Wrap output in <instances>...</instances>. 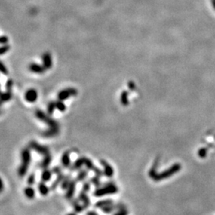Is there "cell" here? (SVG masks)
<instances>
[{
  "mask_svg": "<svg viewBox=\"0 0 215 215\" xmlns=\"http://www.w3.org/2000/svg\"><path fill=\"white\" fill-rule=\"evenodd\" d=\"M35 182H36V179H35V174H34V173H31V174L29 175V177H28L26 183H27V184L29 185V186H33V185H34V183H35Z\"/></svg>",
  "mask_w": 215,
  "mask_h": 215,
  "instance_id": "4316f807",
  "label": "cell"
},
{
  "mask_svg": "<svg viewBox=\"0 0 215 215\" xmlns=\"http://www.w3.org/2000/svg\"><path fill=\"white\" fill-rule=\"evenodd\" d=\"M112 203H113V201H112V200H109V199L104 200V201H98V202H97V203L95 204V207L102 209L103 207H104V206L112 205Z\"/></svg>",
  "mask_w": 215,
  "mask_h": 215,
  "instance_id": "603a6c76",
  "label": "cell"
},
{
  "mask_svg": "<svg viewBox=\"0 0 215 215\" xmlns=\"http://www.w3.org/2000/svg\"><path fill=\"white\" fill-rule=\"evenodd\" d=\"M69 201H70V204L72 206H77V205L80 204V201H81L79 198H78V197H77V198H71Z\"/></svg>",
  "mask_w": 215,
  "mask_h": 215,
  "instance_id": "8d00e7d4",
  "label": "cell"
},
{
  "mask_svg": "<svg viewBox=\"0 0 215 215\" xmlns=\"http://www.w3.org/2000/svg\"><path fill=\"white\" fill-rule=\"evenodd\" d=\"M86 215H98V214L96 213V212H94V211H88V212L86 213Z\"/></svg>",
  "mask_w": 215,
  "mask_h": 215,
  "instance_id": "60d3db41",
  "label": "cell"
},
{
  "mask_svg": "<svg viewBox=\"0 0 215 215\" xmlns=\"http://www.w3.org/2000/svg\"><path fill=\"white\" fill-rule=\"evenodd\" d=\"M71 181H72V178H71V174H67V175H66L65 176V178H64L63 181L61 182V187L62 190H67L69 187V184H70Z\"/></svg>",
  "mask_w": 215,
  "mask_h": 215,
  "instance_id": "ac0fdd59",
  "label": "cell"
},
{
  "mask_svg": "<svg viewBox=\"0 0 215 215\" xmlns=\"http://www.w3.org/2000/svg\"><path fill=\"white\" fill-rule=\"evenodd\" d=\"M77 93H78V91L74 88H65V89H62L61 91H60L58 93H57V99L60 100H67L69 98V97H74V96H77Z\"/></svg>",
  "mask_w": 215,
  "mask_h": 215,
  "instance_id": "277c9868",
  "label": "cell"
},
{
  "mask_svg": "<svg viewBox=\"0 0 215 215\" xmlns=\"http://www.w3.org/2000/svg\"><path fill=\"white\" fill-rule=\"evenodd\" d=\"M24 194H25L26 197L28 198L29 199H33L35 197V190H34V188L31 187V186H29L25 188Z\"/></svg>",
  "mask_w": 215,
  "mask_h": 215,
  "instance_id": "ffe728a7",
  "label": "cell"
},
{
  "mask_svg": "<svg viewBox=\"0 0 215 215\" xmlns=\"http://www.w3.org/2000/svg\"><path fill=\"white\" fill-rule=\"evenodd\" d=\"M51 171H52L53 174H57H57L62 173V169H61V167L56 166V167H54L52 168V170H51Z\"/></svg>",
  "mask_w": 215,
  "mask_h": 215,
  "instance_id": "e575fe53",
  "label": "cell"
},
{
  "mask_svg": "<svg viewBox=\"0 0 215 215\" xmlns=\"http://www.w3.org/2000/svg\"><path fill=\"white\" fill-rule=\"evenodd\" d=\"M1 113H2V112H1V110H0V114H1Z\"/></svg>",
  "mask_w": 215,
  "mask_h": 215,
  "instance_id": "ee69618b",
  "label": "cell"
},
{
  "mask_svg": "<svg viewBox=\"0 0 215 215\" xmlns=\"http://www.w3.org/2000/svg\"><path fill=\"white\" fill-rule=\"evenodd\" d=\"M56 109V104L55 101H50L47 105V113L48 115H53L54 112V110Z\"/></svg>",
  "mask_w": 215,
  "mask_h": 215,
  "instance_id": "d4e9b609",
  "label": "cell"
},
{
  "mask_svg": "<svg viewBox=\"0 0 215 215\" xmlns=\"http://www.w3.org/2000/svg\"><path fill=\"white\" fill-rule=\"evenodd\" d=\"M29 147L31 150H34L36 152H38V154L42 155H45L50 154V149L49 147L44 145L39 144L38 143H37L36 141L31 140L29 143Z\"/></svg>",
  "mask_w": 215,
  "mask_h": 215,
  "instance_id": "5b68a950",
  "label": "cell"
},
{
  "mask_svg": "<svg viewBox=\"0 0 215 215\" xmlns=\"http://www.w3.org/2000/svg\"><path fill=\"white\" fill-rule=\"evenodd\" d=\"M89 182H90L91 183H93L96 187L97 188L100 187V180H99V177L98 176H95V177H93V178H91V179H89Z\"/></svg>",
  "mask_w": 215,
  "mask_h": 215,
  "instance_id": "83f0119b",
  "label": "cell"
},
{
  "mask_svg": "<svg viewBox=\"0 0 215 215\" xmlns=\"http://www.w3.org/2000/svg\"><path fill=\"white\" fill-rule=\"evenodd\" d=\"M51 161H52V156L51 155L47 154L44 155V158H43L42 161L41 163L38 164V167L41 168V169H47L48 167L50 166V164L51 163Z\"/></svg>",
  "mask_w": 215,
  "mask_h": 215,
  "instance_id": "4fadbf2b",
  "label": "cell"
},
{
  "mask_svg": "<svg viewBox=\"0 0 215 215\" xmlns=\"http://www.w3.org/2000/svg\"><path fill=\"white\" fill-rule=\"evenodd\" d=\"M1 92H2V91H1V88H0V93H1Z\"/></svg>",
  "mask_w": 215,
  "mask_h": 215,
  "instance_id": "f6af8a7d",
  "label": "cell"
},
{
  "mask_svg": "<svg viewBox=\"0 0 215 215\" xmlns=\"http://www.w3.org/2000/svg\"><path fill=\"white\" fill-rule=\"evenodd\" d=\"M4 189V186H3V182H2V179L0 178V193L2 192V190Z\"/></svg>",
  "mask_w": 215,
  "mask_h": 215,
  "instance_id": "f35d334b",
  "label": "cell"
},
{
  "mask_svg": "<svg viewBox=\"0 0 215 215\" xmlns=\"http://www.w3.org/2000/svg\"><path fill=\"white\" fill-rule=\"evenodd\" d=\"M88 176V170L85 169H81L77 174V177H76V181L77 182H82L84 181V179Z\"/></svg>",
  "mask_w": 215,
  "mask_h": 215,
  "instance_id": "d6986e66",
  "label": "cell"
},
{
  "mask_svg": "<svg viewBox=\"0 0 215 215\" xmlns=\"http://www.w3.org/2000/svg\"><path fill=\"white\" fill-rule=\"evenodd\" d=\"M55 104H56V109L60 112H65L66 109V104H64L62 100H57V101H55Z\"/></svg>",
  "mask_w": 215,
  "mask_h": 215,
  "instance_id": "484cf974",
  "label": "cell"
},
{
  "mask_svg": "<svg viewBox=\"0 0 215 215\" xmlns=\"http://www.w3.org/2000/svg\"><path fill=\"white\" fill-rule=\"evenodd\" d=\"M67 215H77V214L74 213H69V214H67Z\"/></svg>",
  "mask_w": 215,
  "mask_h": 215,
  "instance_id": "7bdbcfd3",
  "label": "cell"
},
{
  "mask_svg": "<svg viewBox=\"0 0 215 215\" xmlns=\"http://www.w3.org/2000/svg\"><path fill=\"white\" fill-rule=\"evenodd\" d=\"M38 190H39V192L43 196H46V195L49 194L50 192V188L48 187L45 183L44 182H40L38 184Z\"/></svg>",
  "mask_w": 215,
  "mask_h": 215,
  "instance_id": "2e32d148",
  "label": "cell"
},
{
  "mask_svg": "<svg viewBox=\"0 0 215 215\" xmlns=\"http://www.w3.org/2000/svg\"><path fill=\"white\" fill-rule=\"evenodd\" d=\"M117 187L115 185L112 183H108L104 186V187L103 186L102 188H98L97 190H96L93 193V195L96 197H100L103 195L115 194L117 192Z\"/></svg>",
  "mask_w": 215,
  "mask_h": 215,
  "instance_id": "3957f363",
  "label": "cell"
},
{
  "mask_svg": "<svg viewBox=\"0 0 215 215\" xmlns=\"http://www.w3.org/2000/svg\"><path fill=\"white\" fill-rule=\"evenodd\" d=\"M3 103H4V102H3V101H2V100H0V107L2 106V104H3Z\"/></svg>",
  "mask_w": 215,
  "mask_h": 215,
  "instance_id": "b9f144b4",
  "label": "cell"
},
{
  "mask_svg": "<svg viewBox=\"0 0 215 215\" xmlns=\"http://www.w3.org/2000/svg\"><path fill=\"white\" fill-rule=\"evenodd\" d=\"M78 198L80 199V201L83 202V206L84 207V210L88 208V206H90V200H89V198L88 197V195H86V192L81 190V193L78 195Z\"/></svg>",
  "mask_w": 215,
  "mask_h": 215,
  "instance_id": "5bb4252c",
  "label": "cell"
},
{
  "mask_svg": "<svg viewBox=\"0 0 215 215\" xmlns=\"http://www.w3.org/2000/svg\"><path fill=\"white\" fill-rule=\"evenodd\" d=\"M100 163L102 165L104 166V174L106 175L107 177H112V174H113V170L110 165H109L108 163L105 162L104 160H100Z\"/></svg>",
  "mask_w": 215,
  "mask_h": 215,
  "instance_id": "e0dca14e",
  "label": "cell"
},
{
  "mask_svg": "<svg viewBox=\"0 0 215 215\" xmlns=\"http://www.w3.org/2000/svg\"><path fill=\"white\" fill-rule=\"evenodd\" d=\"M83 165H84V158H83V156H82L77 158L76 161L73 163V164H72V166H70L69 169L70 171H74V170H80L82 168Z\"/></svg>",
  "mask_w": 215,
  "mask_h": 215,
  "instance_id": "7c38bea8",
  "label": "cell"
},
{
  "mask_svg": "<svg viewBox=\"0 0 215 215\" xmlns=\"http://www.w3.org/2000/svg\"><path fill=\"white\" fill-rule=\"evenodd\" d=\"M65 174L63 173H61V174H57V179H55L54 181L53 182L51 186H50V190H55L57 188V186H59V184L61 183V182L63 181L64 178H65Z\"/></svg>",
  "mask_w": 215,
  "mask_h": 215,
  "instance_id": "9a60e30c",
  "label": "cell"
},
{
  "mask_svg": "<svg viewBox=\"0 0 215 215\" xmlns=\"http://www.w3.org/2000/svg\"><path fill=\"white\" fill-rule=\"evenodd\" d=\"M115 207L114 206H112V205H110V206H104V207H103V208L101 209L102 211L104 212V213H112V211L114 210V209H115Z\"/></svg>",
  "mask_w": 215,
  "mask_h": 215,
  "instance_id": "f1b7e54d",
  "label": "cell"
},
{
  "mask_svg": "<svg viewBox=\"0 0 215 215\" xmlns=\"http://www.w3.org/2000/svg\"><path fill=\"white\" fill-rule=\"evenodd\" d=\"M12 98V91H6L5 93H0V100L3 102L9 101Z\"/></svg>",
  "mask_w": 215,
  "mask_h": 215,
  "instance_id": "44dd1931",
  "label": "cell"
},
{
  "mask_svg": "<svg viewBox=\"0 0 215 215\" xmlns=\"http://www.w3.org/2000/svg\"><path fill=\"white\" fill-rule=\"evenodd\" d=\"M73 210H74V212L76 213H81L83 212V210H84V207L83 205H77V206H73Z\"/></svg>",
  "mask_w": 215,
  "mask_h": 215,
  "instance_id": "f546056e",
  "label": "cell"
},
{
  "mask_svg": "<svg viewBox=\"0 0 215 215\" xmlns=\"http://www.w3.org/2000/svg\"><path fill=\"white\" fill-rule=\"evenodd\" d=\"M83 158H84V165L85 166V167L88 169V170H93L95 169V167L93 165V162L92 160H90L89 158H86V157L83 156Z\"/></svg>",
  "mask_w": 215,
  "mask_h": 215,
  "instance_id": "cb8c5ba5",
  "label": "cell"
},
{
  "mask_svg": "<svg viewBox=\"0 0 215 215\" xmlns=\"http://www.w3.org/2000/svg\"><path fill=\"white\" fill-rule=\"evenodd\" d=\"M35 116L39 120L47 124L49 127H60V125L56 120L50 117V115H46L41 109H37L35 111Z\"/></svg>",
  "mask_w": 215,
  "mask_h": 215,
  "instance_id": "7a4b0ae2",
  "label": "cell"
},
{
  "mask_svg": "<svg viewBox=\"0 0 215 215\" xmlns=\"http://www.w3.org/2000/svg\"><path fill=\"white\" fill-rule=\"evenodd\" d=\"M21 157H22V164L18 167V174L19 177H24L27 173L29 165L31 161L30 148L29 147L23 148L21 152Z\"/></svg>",
  "mask_w": 215,
  "mask_h": 215,
  "instance_id": "6da1fadb",
  "label": "cell"
},
{
  "mask_svg": "<svg viewBox=\"0 0 215 215\" xmlns=\"http://www.w3.org/2000/svg\"><path fill=\"white\" fill-rule=\"evenodd\" d=\"M38 99V92L35 88H29L25 93V100L29 103H34Z\"/></svg>",
  "mask_w": 215,
  "mask_h": 215,
  "instance_id": "8992f818",
  "label": "cell"
},
{
  "mask_svg": "<svg viewBox=\"0 0 215 215\" xmlns=\"http://www.w3.org/2000/svg\"><path fill=\"white\" fill-rule=\"evenodd\" d=\"M60 133V127H49L41 132V136L45 138H52Z\"/></svg>",
  "mask_w": 215,
  "mask_h": 215,
  "instance_id": "ba28073f",
  "label": "cell"
},
{
  "mask_svg": "<svg viewBox=\"0 0 215 215\" xmlns=\"http://www.w3.org/2000/svg\"><path fill=\"white\" fill-rule=\"evenodd\" d=\"M115 215H127V212L125 210H121L120 211H119L118 213H115Z\"/></svg>",
  "mask_w": 215,
  "mask_h": 215,
  "instance_id": "ab89813d",
  "label": "cell"
},
{
  "mask_svg": "<svg viewBox=\"0 0 215 215\" xmlns=\"http://www.w3.org/2000/svg\"><path fill=\"white\" fill-rule=\"evenodd\" d=\"M42 66L46 70L50 69L53 66L52 57L49 52H45L42 54Z\"/></svg>",
  "mask_w": 215,
  "mask_h": 215,
  "instance_id": "52a82bcc",
  "label": "cell"
},
{
  "mask_svg": "<svg viewBox=\"0 0 215 215\" xmlns=\"http://www.w3.org/2000/svg\"><path fill=\"white\" fill-rule=\"evenodd\" d=\"M61 165L65 169L69 168V167L71 166L70 152L69 151H66L62 155V156H61Z\"/></svg>",
  "mask_w": 215,
  "mask_h": 215,
  "instance_id": "8fae6325",
  "label": "cell"
},
{
  "mask_svg": "<svg viewBox=\"0 0 215 215\" xmlns=\"http://www.w3.org/2000/svg\"><path fill=\"white\" fill-rule=\"evenodd\" d=\"M77 182L76 181V179H72L69 186L68 189H67V191L66 193V199L70 200L71 198H73V195H74V192H75V189H76V184H77Z\"/></svg>",
  "mask_w": 215,
  "mask_h": 215,
  "instance_id": "9c48e42d",
  "label": "cell"
},
{
  "mask_svg": "<svg viewBox=\"0 0 215 215\" xmlns=\"http://www.w3.org/2000/svg\"><path fill=\"white\" fill-rule=\"evenodd\" d=\"M93 171H94V173L96 174V176H98V177H100L103 175V172L101 171V170L99 169V168L97 167H95V169L93 170Z\"/></svg>",
  "mask_w": 215,
  "mask_h": 215,
  "instance_id": "74e56055",
  "label": "cell"
},
{
  "mask_svg": "<svg viewBox=\"0 0 215 215\" xmlns=\"http://www.w3.org/2000/svg\"><path fill=\"white\" fill-rule=\"evenodd\" d=\"M10 45H3L2 46H0V55L5 54L6 53H7L10 50Z\"/></svg>",
  "mask_w": 215,
  "mask_h": 215,
  "instance_id": "4dcf8cb0",
  "label": "cell"
},
{
  "mask_svg": "<svg viewBox=\"0 0 215 215\" xmlns=\"http://www.w3.org/2000/svg\"><path fill=\"white\" fill-rule=\"evenodd\" d=\"M13 84H14L13 80L12 79L7 80V82H6V90L12 91V87H13Z\"/></svg>",
  "mask_w": 215,
  "mask_h": 215,
  "instance_id": "836d02e7",
  "label": "cell"
},
{
  "mask_svg": "<svg viewBox=\"0 0 215 215\" xmlns=\"http://www.w3.org/2000/svg\"><path fill=\"white\" fill-rule=\"evenodd\" d=\"M29 71H31L32 72L34 73H38V74H42L45 72V67L43 66H41L39 64L37 63H30L29 65Z\"/></svg>",
  "mask_w": 215,
  "mask_h": 215,
  "instance_id": "30bf717a",
  "label": "cell"
},
{
  "mask_svg": "<svg viewBox=\"0 0 215 215\" xmlns=\"http://www.w3.org/2000/svg\"><path fill=\"white\" fill-rule=\"evenodd\" d=\"M9 41V38L7 36H0V44L6 45Z\"/></svg>",
  "mask_w": 215,
  "mask_h": 215,
  "instance_id": "d590c367",
  "label": "cell"
},
{
  "mask_svg": "<svg viewBox=\"0 0 215 215\" xmlns=\"http://www.w3.org/2000/svg\"><path fill=\"white\" fill-rule=\"evenodd\" d=\"M90 182L89 181H85L83 183V185H82V190L84 191V192H88L90 190Z\"/></svg>",
  "mask_w": 215,
  "mask_h": 215,
  "instance_id": "d6a6232c",
  "label": "cell"
},
{
  "mask_svg": "<svg viewBox=\"0 0 215 215\" xmlns=\"http://www.w3.org/2000/svg\"><path fill=\"white\" fill-rule=\"evenodd\" d=\"M52 171L50 170H48V169H45V170L42 171V174H41V180H42V182H44V183H45V182H49L50 180V179H51V177H52Z\"/></svg>",
  "mask_w": 215,
  "mask_h": 215,
  "instance_id": "7402d4cb",
  "label": "cell"
},
{
  "mask_svg": "<svg viewBox=\"0 0 215 215\" xmlns=\"http://www.w3.org/2000/svg\"><path fill=\"white\" fill-rule=\"evenodd\" d=\"M0 72H2V74H4V75L9 74L8 69H7V67L5 66V65L3 64V62L1 61H0Z\"/></svg>",
  "mask_w": 215,
  "mask_h": 215,
  "instance_id": "1f68e13d",
  "label": "cell"
}]
</instances>
